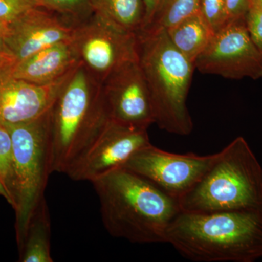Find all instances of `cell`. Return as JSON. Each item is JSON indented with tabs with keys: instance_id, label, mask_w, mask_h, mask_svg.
<instances>
[{
	"instance_id": "5",
	"label": "cell",
	"mask_w": 262,
	"mask_h": 262,
	"mask_svg": "<svg viewBox=\"0 0 262 262\" xmlns=\"http://www.w3.org/2000/svg\"><path fill=\"white\" fill-rule=\"evenodd\" d=\"M182 211L262 213V166L242 136L217 153L198 184L179 200Z\"/></svg>"
},
{
	"instance_id": "10",
	"label": "cell",
	"mask_w": 262,
	"mask_h": 262,
	"mask_svg": "<svg viewBox=\"0 0 262 262\" xmlns=\"http://www.w3.org/2000/svg\"><path fill=\"white\" fill-rule=\"evenodd\" d=\"M149 144L147 129L127 126L110 119L67 175L74 181L92 182L123 167L134 153Z\"/></svg>"
},
{
	"instance_id": "3",
	"label": "cell",
	"mask_w": 262,
	"mask_h": 262,
	"mask_svg": "<svg viewBox=\"0 0 262 262\" xmlns=\"http://www.w3.org/2000/svg\"><path fill=\"white\" fill-rule=\"evenodd\" d=\"M108 120L102 85L80 63L48 111L51 173H68Z\"/></svg>"
},
{
	"instance_id": "24",
	"label": "cell",
	"mask_w": 262,
	"mask_h": 262,
	"mask_svg": "<svg viewBox=\"0 0 262 262\" xmlns=\"http://www.w3.org/2000/svg\"><path fill=\"white\" fill-rule=\"evenodd\" d=\"M251 5V0H225L228 22L245 20Z\"/></svg>"
},
{
	"instance_id": "21",
	"label": "cell",
	"mask_w": 262,
	"mask_h": 262,
	"mask_svg": "<svg viewBox=\"0 0 262 262\" xmlns=\"http://www.w3.org/2000/svg\"><path fill=\"white\" fill-rule=\"evenodd\" d=\"M200 13L214 33L228 23L225 0H201Z\"/></svg>"
},
{
	"instance_id": "7",
	"label": "cell",
	"mask_w": 262,
	"mask_h": 262,
	"mask_svg": "<svg viewBox=\"0 0 262 262\" xmlns=\"http://www.w3.org/2000/svg\"><path fill=\"white\" fill-rule=\"evenodd\" d=\"M70 42L81 64L101 85L122 66L138 60L137 34L96 13L75 26Z\"/></svg>"
},
{
	"instance_id": "25",
	"label": "cell",
	"mask_w": 262,
	"mask_h": 262,
	"mask_svg": "<svg viewBox=\"0 0 262 262\" xmlns=\"http://www.w3.org/2000/svg\"><path fill=\"white\" fill-rule=\"evenodd\" d=\"M16 63V59L10 51L4 38L0 33V71L12 67Z\"/></svg>"
},
{
	"instance_id": "27",
	"label": "cell",
	"mask_w": 262,
	"mask_h": 262,
	"mask_svg": "<svg viewBox=\"0 0 262 262\" xmlns=\"http://www.w3.org/2000/svg\"><path fill=\"white\" fill-rule=\"evenodd\" d=\"M0 195L3 196V198L8 202V203H10L12 206H13V202L12 201L11 198H10L9 193H8L7 189H5V186L3 185L1 181H0Z\"/></svg>"
},
{
	"instance_id": "12",
	"label": "cell",
	"mask_w": 262,
	"mask_h": 262,
	"mask_svg": "<svg viewBox=\"0 0 262 262\" xmlns=\"http://www.w3.org/2000/svg\"><path fill=\"white\" fill-rule=\"evenodd\" d=\"M74 27L61 15L39 5L0 26V33L18 62L57 43L70 42Z\"/></svg>"
},
{
	"instance_id": "6",
	"label": "cell",
	"mask_w": 262,
	"mask_h": 262,
	"mask_svg": "<svg viewBox=\"0 0 262 262\" xmlns=\"http://www.w3.org/2000/svg\"><path fill=\"white\" fill-rule=\"evenodd\" d=\"M48 111L30 122L4 125L13 144L14 208L20 245L34 211L45 198L48 177L51 174L48 158Z\"/></svg>"
},
{
	"instance_id": "17",
	"label": "cell",
	"mask_w": 262,
	"mask_h": 262,
	"mask_svg": "<svg viewBox=\"0 0 262 262\" xmlns=\"http://www.w3.org/2000/svg\"><path fill=\"white\" fill-rule=\"evenodd\" d=\"M94 13L110 19L117 25L137 34L145 17L144 0H91Z\"/></svg>"
},
{
	"instance_id": "11",
	"label": "cell",
	"mask_w": 262,
	"mask_h": 262,
	"mask_svg": "<svg viewBox=\"0 0 262 262\" xmlns=\"http://www.w3.org/2000/svg\"><path fill=\"white\" fill-rule=\"evenodd\" d=\"M102 91L110 120L142 129L155 123L151 96L138 60L112 74L102 84Z\"/></svg>"
},
{
	"instance_id": "22",
	"label": "cell",
	"mask_w": 262,
	"mask_h": 262,
	"mask_svg": "<svg viewBox=\"0 0 262 262\" xmlns=\"http://www.w3.org/2000/svg\"><path fill=\"white\" fill-rule=\"evenodd\" d=\"M42 0H0V26L10 23L35 7Z\"/></svg>"
},
{
	"instance_id": "9",
	"label": "cell",
	"mask_w": 262,
	"mask_h": 262,
	"mask_svg": "<svg viewBox=\"0 0 262 262\" xmlns=\"http://www.w3.org/2000/svg\"><path fill=\"white\" fill-rule=\"evenodd\" d=\"M195 68L232 80L262 78V55L251 39L246 19L229 21L215 32Z\"/></svg>"
},
{
	"instance_id": "19",
	"label": "cell",
	"mask_w": 262,
	"mask_h": 262,
	"mask_svg": "<svg viewBox=\"0 0 262 262\" xmlns=\"http://www.w3.org/2000/svg\"><path fill=\"white\" fill-rule=\"evenodd\" d=\"M42 3L74 27L87 20L94 13L91 0H42Z\"/></svg>"
},
{
	"instance_id": "2",
	"label": "cell",
	"mask_w": 262,
	"mask_h": 262,
	"mask_svg": "<svg viewBox=\"0 0 262 262\" xmlns=\"http://www.w3.org/2000/svg\"><path fill=\"white\" fill-rule=\"evenodd\" d=\"M166 243L192 261H256L262 258V213L182 211L169 226Z\"/></svg>"
},
{
	"instance_id": "20",
	"label": "cell",
	"mask_w": 262,
	"mask_h": 262,
	"mask_svg": "<svg viewBox=\"0 0 262 262\" xmlns=\"http://www.w3.org/2000/svg\"><path fill=\"white\" fill-rule=\"evenodd\" d=\"M0 181L9 193L15 207L13 144L8 128L0 123Z\"/></svg>"
},
{
	"instance_id": "16",
	"label": "cell",
	"mask_w": 262,
	"mask_h": 262,
	"mask_svg": "<svg viewBox=\"0 0 262 262\" xmlns=\"http://www.w3.org/2000/svg\"><path fill=\"white\" fill-rule=\"evenodd\" d=\"M51 220L46 198L34 211L22 243L20 261L53 262L51 256Z\"/></svg>"
},
{
	"instance_id": "28",
	"label": "cell",
	"mask_w": 262,
	"mask_h": 262,
	"mask_svg": "<svg viewBox=\"0 0 262 262\" xmlns=\"http://www.w3.org/2000/svg\"><path fill=\"white\" fill-rule=\"evenodd\" d=\"M251 7L262 10V0H251Z\"/></svg>"
},
{
	"instance_id": "23",
	"label": "cell",
	"mask_w": 262,
	"mask_h": 262,
	"mask_svg": "<svg viewBox=\"0 0 262 262\" xmlns=\"http://www.w3.org/2000/svg\"><path fill=\"white\" fill-rule=\"evenodd\" d=\"M246 24L251 39L262 55V10L251 7L246 16Z\"/></svg>"
},
{
	"instance_id": "13",
	"label": "cell",
	"mask_w": 262,
	"mask_h": 262,
	"mask_svg": "<svg viewBox=\"0 0 262 262\" xmlns=\"http://www.w3.org/2000/svg\"><path fill=\"white\" fill-rule=\"evenodd\" d=\"M13 66L0 71V123L14 125L47 113L71 74L52 83H31L12 75Z\"/></svg>"
},
{
	"instance_id": "8",
	"label": "cell",
	"mask_w": 262,
	"mask_h": 262,
	"mask_svg": "<svg viewBox=\"0 0 262 262\" xmlns=\"http://www.w3.org/2000/svg\"><path fill=\"white\" fill-rule=\"evenodd\" d=\"M216 155L175 154L149 144L134 153L123 168L146 179L179 201L201 180Z\"/></svg>"
},
{
	"instance_id": "14",
	"label": "cell",
	"mask_w": 262,
	"mask_h": 262,
	"mask_svg": "<svg viewBox=\"0 0 262 262\" xmlns=\"http://www.w3.org/2000/svg\"><path fill=\"white\" fill-rule=\"evenodd\" d=\"M70 42L57 43L16 62L12 68L15 78L31 83L46 84L68 75L80 64Z\"/></svg>"
},
{
	"instance_id": "15",
	"label": "cell",
	"mask_w": 262,
	"mask_h": 262,
	"mask_svg": "<svg viewBox=\"0 0 262 262\" xmlns=\"http://www.w3.org/2000/svg\"><path fill=\"white\" fill-rule=\"evenodd\" d=\"M172 44L195 66L215 33L200 12L165 30Z\"/></svg>"
},
{
	"instance_id": "4",
	"label": "cell",
	"mask_w": 262,
	"mask_h": 262,
	"mask_svg": "<svg viewBox=\"0 0 262 262\" xmlns=\"http://www.w3.org/2000/svg\"><path fill=\"white\" fill-rule=\"evenodd\" d=\"M138 61L149 89L155 123L162 130L187 136L194 124L187 101L195 66L170 42L165 30L137 33Z\"/></svg>"
},
{
	"instance_id": "26",
	"label": "cell",
	"mask_w": 262,
	"mask_h": 262,
	"mask_svg": "<svg viewBox=\"0 0 262 262\" xmlns=\"http://www.w3.org/2000/svg\"><path fill=\"white\" fill-rule=\"evenodd\" d=\"M162 1L163 0H144L145 17H144V23L142 29L150 23L159 8L160 5L161 4Z\"/></svg>"
},
{
	"instance_id": "1",
	"label": "cell",
	"mask_w": 262,
	"mask_h": 262,
	"mask_svg": "<svg viewBox=\"0 0 262 262\" xmlns=\"http://www.w3.org/2000/svg\"><path fill=\"white\" fill-rule=\"evenodd\" d=\"M91 183L108 234L134 244L166 243L169 226L182 211L177 198L123 167Z\"/></svg>"
},
{
	"instance_id": "18",
	"label": "cell",
	"mask_w": 262,
	"mask_h": 262,
	"mask_svg": "<svg viewBox=\"0 0 262 262\" xmlns=\"http://www.w3.org/2000/svg\"><path fill=\"white\" fill-rule=\"evenodd\" d=\"M200 3L201 0H163L150 23L140 31L154 32L166 30L200 12Z\"/></svg>"
}]
</instances>
